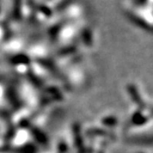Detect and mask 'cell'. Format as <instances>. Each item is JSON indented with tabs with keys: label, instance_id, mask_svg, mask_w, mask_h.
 Returning a JSON list of instances; mask_svg holds the SVG:
<instances>
[{
	"label": "cell",
	"instance_id": "6da1fadb",
	"mask_svg": "<svg viewBox=\"0 0 153 153\" xmlns=\"http://www.w3.org/2000/svg\"><path fill=\"white\" fill-rule=\"evenodd\" d=\"M127 91H128V93L130 94L131 98H132V100L138 106H140L141 108H144V102H143V101L141 100L140 95L138 94L137 90L136 89V87L134 85H128L127 86Z\"/></svg>",
	"mask_w": 153,
	"mask_h": 153
},
{
	"label": "cell",
	"instance_id": "7a4b0ae2",
	"mask_svg": "<svg viewBox=\"0 0 153 153\" xmlns=\"http://www.w3.org/2000/svg\"><path fill=\"white\" fill-rule=\"evenodd\" d=\"M131 143H136V144H145V145H149L153 144V136L149 137H134L130 139Z\"/></svg>",
	"mask_w": 153,
	"mask_h": 153
},
{
	"label": "cell",
	"instance_id": "3957f363",
	"mask_svg": "<svg viewBox=\"0 0 153 153\" xmlns=\"http://www.w3.org/2000/svg\"><path fill=\"white\" fill-rule=\"evenodd\" d=\"M148 121V119L146 117H144L139 112L136 113L133 117H132V122L133 124L137 125V126H139V125H143L144 123H146Z\"/></svg>",
	"mask_w": 153,
	"mask_h": 153
},
{
	"label": "cell",
	"instance_id": "277c9868",
	"mask_svg": "<svg viewBox=\"0 0 153 153\" xmlns=\"http://www.w3.org/2000/svg\"><path fill=\"white\" fill-rule=\"evenodd\" d=\"M102 122L107 126H113L117 124V120L114 117H107V118H104Z\"/></svg>",
	"mask_w": 153,
	"mask_h": 153
},
{
	"label": "cell",
	"instance_id": "5b68a950",
	"mask_svg": "<svg viewBox=\"0 0 153 153\" xmlns=\"http://www.w3.org/2000/svg\"><path fill=\"white\" fill-rule=\"evenodd\" d=\"M88 133L91 135H99V136H109V133L106 132L104 130H100V129H91L88 131Z\"/></svg>",
	"mask_w": 153,
	"mask_h": 153
}]
</instances>
